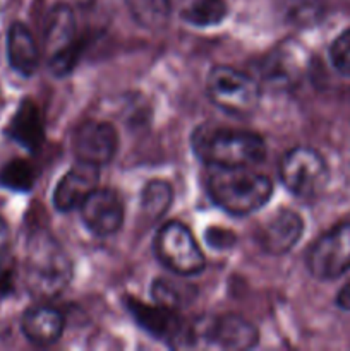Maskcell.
Returning <instances> with one entry per match:
<instances>
[{"instance_id": "cell-12", "label": "cell", "mask_w": 350, "mask_h": 351, "mask_svg": "<svg viewBox=\"0 0 350 351\" xmlns=\"http://www.w3.org/2000/svg\"><path fill=\"white\" fill-rule=\"evenodd\" d=\"M198 341H208V345L223 350H250L259 341L257 329L240 315L226 314L206 322L202 329L194 328Z\"/></svg>"}, {"instance_id": "cell-7", "label": "cell", "mask_w": 350, "mask_h": 351, "mask_svg": "<svg viewBox=\"0 0 350 351\" xmlns=\"http://www.w3.org/2000/svg\"><path fill=\"white\" fill-rule=\"evenodd\" d=\"M45 45L51 74L57 77L67 75L75 67L81 53L75 17L71 7L57 5L51 9L45 29Z\"/></svg>"}, {"instance_id": "cell-23", "label": "cell", "mask_w": 350, "mask_h": 351, "mask_svg": "<svg viewBox=\"0 0 350 351\" xmlns=\"http://www.w3.org/2000/svg\"><path fill=\"white\" fill-rule=\"evenodd\" d=\"M329 60L338 74L350 77V27L340 33L329 47Z\"/></svg>"}, {"instance_id": "cell-3", "label": "cell", "mask_w": 350, "mask_h": 351, "mask_svg": "<svg viewBox=\"0 0 350 351\" xmlns=\"http://www.w3.org/2000/svg\"><path fill=\"white\" fill-rule=\"evenodd\" d=\"M72 280V261L48 232H36L27 242L26 281L38 298H55Z\"/></svg>"}, {"instance_id": "cell-27", "label": "cell", "mask_w": 350, "mask_h": 351, "mask_svg": "<svg viewBox=\"0 0 350 351\" xmlns=\"http://www.w3.org/2000/svg\"><path fill=\"white\" fill-rule=\"evenodd\" d=\"M336 307L345 312H350V281L343 285L338 293H336Z\"/></svg>"}, {"instance_id": "cell-5", "label": "cell", "mask_w": 350, "mask_h": 351, "mask_svg": "<svg viewBox=\"0 0 350 351\" xmlns=\"http://www.w3.org/2000/svg\"><path fill=\"white\" fill-rule=\"evenodd\" d=\"M154 254L161 266L177 276H194L205 271L206 259L191 230L178 221H168L154 239Z\"/></svg>"}, {"instance_id": "cell-20", "label": "cell", "mask_w": 350, "mask_h": 351, "mask_svg": "<svg viewBox=\"0 0 350 351\" xmlns=\"http://www.w3.org/2000/svg\"><path fill=\"white\" fill-rule=\"evenodd\" d=\"M196 295H198V290L192 285L178 283V281L167 280V278H156L151 285L153 300L158 305L174 308V311H178V308L191 304Z\"/></svg>"}, {"instance_id": "cell-6", "label": "cell", "mask_w": 350, "mask_h": 351, "mask_svg": "<svg viewBox=\"0 0 350 351\" xmlns=\"http://www.w3.org/2000/svg\"><path fill=\"white\" fill-rule=\"evenodd\" d=\"M280 178L295 197L311 201L328 185V165L316 149L297 146L281 158Z\"/></svg>"}, {"instance_id": "cell-22", "label": "cell", "mask_w": 350, "mask_h": 351, "mask_svg": "<svg viewBox=\"0 0 350 351\" xmlns=\"http://www.w3.org/2000/svg\"><path fill=\"white\" fill-rule=\"evenodd\" d=\"M34 180H36V170L33 168V165L24 160L10 161L0 173V182L12 191H30Z\"/></svg>"}, {"instance_id": "cell-18", "label": "cell", "mask_w": 350, "mask_h": 351, "mask_svg": "<svg viewBox=\"0 0 350 351\" xmlns=\"http://www.w3.org/2000/svg\"><path fill=\"white\" fill-rule=\"evenodd\" d=\"M229 14L225 0H180L178 16L187 24L199 27L216 26Z\"/></svg>"}, {"instance_id": "cell-13", "label": "cell", "mask_w": 350, "mask_h": 351, "mask_svg": "<svg viewBox=\"0 0 350 351\" xmlns=\"http://www.w3.org/2000/svg\"><path fill=\"white\" fill-rule=\"evenodd\" d=\"M304 233V219L292 209H281L257 230V245L270 256H283L295 247Z\"/></svg>"}, {"instance_id": "cell-25", "label": "cell", "mask_w": 350, "mask_h": 351, "mask_svg": "<svg viewBox=\"0 0 350 351\" xmlns=\"http://www.w3.org/2000/svg\"><path fill=\"white\" fill-rule=\"evenodd\" d=\"M14 290V271L7 263L0 264V297H5Z\"/></svg>"}, {"instance_id": "cell-2", "label": "cell", "mask_w": 350, "mask_h": 351, "mask_svg": "<svg viewBox=\"0 0 350 351\" xmlns=\"http://www.w3.org/2000/svg\"><path fill=\"white\" fill-rule=\"evenodd\" d=\"M192 149L208 167L250 168L266 158L263 137L247 130L222 127L196 130Z\"/></svg>"}, {"instance_id": "cell-11", "label": "cell", "mask_w": 350, "mask_h": 351, "mask_svg": "<svg viewBox=\"0 0 350 351\" xmlns=\"http://www.w3.org/2000/svg\"><path fill=\"white\" fill-rule=\"evenodd\" d=\"M82 223L96 237H110L124 223V202L113 189L96 187L79 208Z\"/></svg>"}, {"instance_id": "cell-17", "label": "cell", "mask_w": 350, "mask_h": 351, "mask_svg": "<svg viewBox=\"0 0 350 351\" xmlns=\"http://www.w3.org/2000/svg\"><path fill=\"white\" fill-rule=\"evenodd\" d=\"M7 134H9L16 143H19L21 146L26 147V149L34 151L40 147L45 136V130L43 119H41L40 108H38L36 103L30 101V99L21 103L19 110H17L16 115L10 120Z\"/></svg>"}, {"instance_id": "cell-16", "label": "cell", "mask_w": 350, "mask_h": 351, "mask_svg": "<svg viewBox=\"0 0 350 351\" xmlns=\"http://www.w3.org/2000/svg\"><path fill=\"white\" fill-rule=\"evenodd\" d=\"M7 57L17 74L30 77L40 64V50L33 33L23 23H14L7 33Z\"/></svg>"}, {"instance_id": "cell-4", "label": "cell", "mask_w": 350, "mask_h": 351, "mask_svg": "<svg viewBox=\"0 0 350 351\" xmlns=\"http://www.w3.org/2000/svg\"><path fill=\"white\" fill-rule=\"evenodd\" d=\"M206 89L209 99L230 115H249L259 105L261 91L256 79L229 65L211 69L206 79Z\"/></svg>"}, {"instance_id": "cell-8", "label": "cell", "mask_w": 350, "mask_h": 351, "mask_svg": "<svg viewBox=\"0 0 350 351\" xmlns=\"http://www.w3.org/2000/svg\"><path fill=\"white\" fill-rule=\"evenodd\" d=\"M127 311L134 317L139 328L150 332L153 338L163 339L175 348H189L196 346L194 328L185 324L184 319L174 308L163 305H148L137 298L127 300Z\"/></svg>"}, {"instance_id": "cell-10", "label": "cell", "mask_w": 350, "mask_h": 351, "mask_svg": "<svg viewBox=\"0 0 350 351\" xmlns=\"http://www.w3.org/2000/svg\"><path fill=\"white\" fill-rule=\"evenodd\" d=\"M119 149V134L108 122L86 120L72 136V151L78 161L103 167L110 163Z\"/></svg>"}, {"instance_id": "cell-19", "label": "cell", "mask_w": 350, "mask_h": 351, "mask_svg": "<svg viewBox=\"0 0 350 351\" xmlns=\"http://www.w3.org/2000/svg\"><path fill=\"white\" fill-rule=\"evenodd\" d=\"M130 17L144 29H160L172 12L170 0H124Z\"/></svg>"}, {"instance_id": "cell-15", "label": "cell", "mask_w": 350, "mask_h": 351, "mask_svg": "<svg viewBox=\"0 0 350 351\" xmlns=\"http://www.w3.org/2000/svg\"><path fill=\"white\" fill-rule=\"evenodd\" d=\"M64 317L60 312L48 305L31 307L23 315L21 329L30 343L36 346H50L58 341L64 332Z\"/></svg>"}, {"instance_id": "cell-24", "label": "cell", "mask_w": 350, "mask_h": 351, "mask_svg": "<svg viewBox=\"0 0 350 351\" xmlns=\"http://www.w3.org/2000/svg\"><path fill=\"white\" fill-rule=\"evenodd\" d=\"M206 240L215 249H226V247L232 245L235 239H233V235L230 232H225L222 228H211L206 233Z\"/></svg>"}, {"instance_id": "cell-9", "label": "cell", "mask_w": 350, "mask_h": 351, "mask_svg": "<svg viewBox=\"0 0 350 351\" xmlns=\"http://www.w3.org/2000/svg\"><path fill=\"white\" fill-rule=\"evenodd\" d=\"M307 267L312 276L323 281L336 280L350 271V223L335 226L312 245Z\"/></svg>"}, {"instance_id": "cell-1", "label": "cell", "mask_w": 350, "mask_h": 351, "mask_svg": "<svg viewBox=\"0 0 350 351\" xmlns=\"http://www.w3.org/2000/svg\"><path fill=\"white\" fill-rule=\"evenodd\" d=\"M206 191L218 208L233 216H247L270 201L273 184L249 168L208 167Z\"/></svg>"}, {"instance_id": "cell-21", "label": "cell", "mask_w": 350, "mask_h": 351, "mask_svg": "<svg viewBox=\"0 0 350 351\" xmlns=\"http://www.w3.org/2000/svg\"><path fill=\"white\" fill-rule=\"evenodd\" d=\"M174 199V189L165 180H151L148 182L141 192V208L144 215L150 218L158 219L165 215Z\"/></svg>"}, {"instance_id": "cell-26", "label": "cell", "mask_w": 350, "mask_h": 351, "mask_svg": "<svg viewBox=\"0 0 350 351\" xmlns=\"http://www.w3.org/2000/svg\"><path fill=\"white\" fill-rule=\"evenodd\" d=\"M10 250V230L9 225L0 218V264L7 263Z\"/></svg>"}, {"instance_id": "cell-14", "label": "cell", "mask_w": 350, "mask_h": 351, "mask_svg": "<svg viewBox=\"0 0 350 351\" xmlns=\"http://www.w3.org/2000/svg\"><path fill=\"white\" fill-rule=\"evenodd\" d=\"M100 167L78 161L64 177L58 180L54 191V206L57 211L69 213L81 208L84 199L98 187Z\"/></svg>"}]
</instances>
